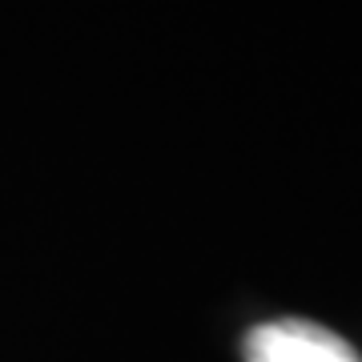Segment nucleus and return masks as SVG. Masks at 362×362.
<instances>
[{
    "instance_id": "1",
    "label": "nucleus",
    "mask_w": 362,
    "mask_h": 362,
    "mask_svg": "<svg viewBox=\"0 0 362 362\" xmlns=\"http://www.w3.org/2000/svg\"><path fill=\"white\" fill-rule=\"evenodd\" d=\"M246 362H362L346 338L314 322H266L246 338Z\"/></svg>"
}]
</instances>
